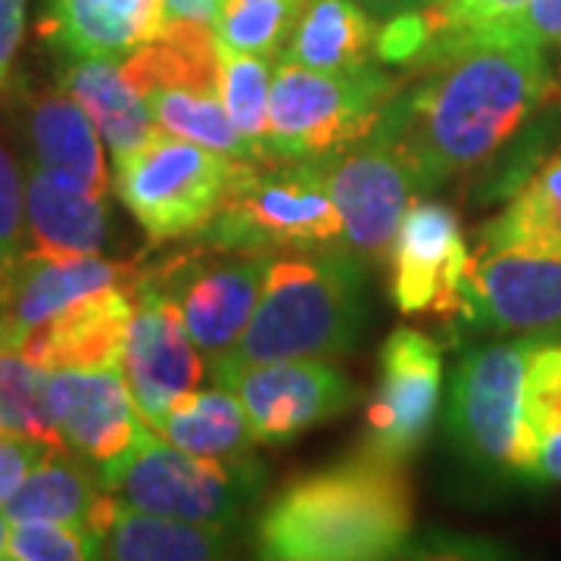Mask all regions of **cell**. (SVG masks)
<instances>
[{"label": "cell", "mask_w": 561, "mask_h": 561, "mask_svg": "<svg viewBox=\"0 0 561 561\" xmlns=\"http://www.w3.org/2000/svg\"><path fill=\"white\" fill-rule=\"evenodd\" d=\"M238 160L194 140L157 131L135 153L113 162L122 206L147 231L150 247L201 234L219 213Z\"/></svg>", "instance_id": "cell-9"}, {"label": "cell", "mask_w": 561, "mask_h": 561, "mask_svg": "<svg viewBox=\"0 0 561 561\" xmlns=\"http://www.w3.org/2000/svg\"><path fill=\"white\" fill-rule=\"evenodd\" d=\"M22 169L0 138V265L25 253V187Z\"/></svg>", "instance_id": "cell-33"}, {"label": "cell", "mask_w": 561, "mask_h": 561, "mask_svg": "<svg viewBox=\"0 0 561 561\" xmlns=\"http://www.w3.org/2000/svg\"><path fill=\"white\" fill-rule=\"evenodd\" d=\"M122 375L135 397L140 419L153 431L160 427L165 412L191 390H201L206 378L197 343L191 341L175 302L157 287L138 280V275L135 316L128 321L122 350Z\"/></svg>", "instance_id": "cell-14"}, {"label": "cell", "mask_w": 561, "mask_h": 561, "mask_svg": "<svg viewBox=\"0 0 561 561\" xmlns=\"http://www.w3.org/2000/svg\"><path fill=\"white\" fill-rule=\"evenodd\" d=\"M481 250H518L561 260V153L530 172L500 216L483 225Z\"/></svg>", "instance_id": "cell-25"}, {"label": "cell", "mask_w": 561, "mask_h": 561, "mask_svg": "<svg viewBox=\"0 0 561 561\" xmlns=\"http://www.w3.org/2000/svg\"><path fill=\"white\" fill-rule=\"evenodd\" d=\"M272 60L253 57V54H234L219 47V101L231 122L238 125L243 138L253 140L256 147V162H260V147L265 131H268V81H272Z\"/></svg>", "instance_id": "cell-29"}, {"label": "cell", "mask_w": 561, "mask_h": 561, "mask_svg": "<svg viewBox=\"0 0 561 561\" xmlns=\"http://www.w3.org/2000/svg\"><path fill=\"white\" fill-rule=\"evenodd\" d=\"M409 76H390L378 62L350 72H319L280 62L268 94V131L260 162L316 160L356 144L381 119L383 106Z\"/></svg>", "instance_id": "cell-6"}, {"label": "cell", "mask_w": 561, "mask_h": 561, "mask_svg": "<svg viewBox=\"0 0 561 561\" xmlns=\"http://www.w3.org/2000/svg\"><path fill=\"white\" fill-rule=\"evenodd\" d=\"M537 478H540V483L561 481V434H556V437H546V440L540 443Z\"/></svg>", "instance_id": "cell-38"}, {"label": "cell", "mask_w": 561, "mask_h": 561, "mask_svg": "<svg viewBox=\"0 0 561 561\" xmlns=\"http://www.w3.org/2000/svg\"><path fill=\"white\" fill-rule=\"evenodd\" d=\"M157 434L184 453L206 459H243L253 456V449L260 446L241 402L225 387L191 390L187 397H181L165 412Z\"/></svg>", "instance_id": "cell-26"}, {"label": "cell", "mask_w": 561, "mask_h": 561, "mask_svg": "<svg viewBox=\"0 0 561 561\" xmlns=\"http://www.w3.org/2000/svg\"><path fill=\"white\" fill-rule=\"evenodd\" d=\"M530 337L471 346L449 383L446 434L471 474L496 483H540V443L524 419V365Z\"/></svg>", "instance_id": "cell-4"}, {"label": "cell", "mask_w": 561, "mask_h": 561, "mask_svg": "<svg viewBox=\"0 0 561 561\" xmlns=\"http://www.w3.org/2000/svg\"><path fill=\"white\" fill-rule=\"evenodd\" d=\"M381 381L368 405L365 449L405 461L431 437L443 397V346L415 328H397L381 346Z\"/></svg>", "instance_id": "cell-13"}, {"label": "cell", "mask_w": 561, "mask_h": 561, "mask_svg": "<svg viewBox=\"0 0 561 561\" xmlns=\"http://www.w3.org/2000/svg\"><path fill=\"white\" fill-rule=\"evenodd\" d=\"M135 316V280L103 287L66 306L28 331L20 353L44 371L60 368H122L128 321Z\"/></svg>", "instance_id": "cell-18"}, {"label": "cell", "mask_w": 561, "mask_h": 561, "mask_svg": "<svg viewBox=\"0 0 561 561\" xmlns=\"http://www.w3.org/2000/svg\"><path fill=\"white\" fill-rule=\"evenodd\" d=\"M359 7H365L375 20H390L397 13H405V10H415L421 7V0H356Z\"/></svg>", "instance_id": "cell-39"}, {"label": "cell", "mask_w": 561, "mask_h": 561, "mask_svg": "<svg viewBox=\"0 0 561 561\" xmlns=\"http://www.w3.org/2000/svg\"><path fill=\"white\" fill-rule=\"evenodd\" d=\"M219 0H162V28H181V25H206L213 28Z\"/></svg>", "instance_id": "cell-37"}, {"label": "cell", "mask_w": 561, "mask_h": 561, "mask_svg": "<svg viewBox=\"0 0 561 561\" xmlns=\"http://www.w3.org/2000/svg\"><path fill=\"white\" fill-rule=\"evenodd\" d=\"M437 3H446V0H421V7H437Z\"/></svg>", "instance_id": "cell-41"}, {"label": "cell", "mask_w": 561, "mask_h": 561, "mask_svg": "<svg viewBox=\"0 0 561 561\" xmlns=\"http://www.w3.org/2000/svg\"><path fill=\"white\" fill-rule=\"evenodd\" d=\"M537 47H561V0H527L522 16L502 28Z\"/></svg>", "instance_id": "cell-35"}, {"label": "cell", "mask_w": 561, "mask_h": 561, "mask_svg": "<svg viewBox=\"0 0 561 561\" xmlns=\"http://www.w3.org/2000/svg\"><path fill=\"white\" fill-rule=\"evenodd\" d=\"M306 3L309 0H219L213 20L216 44L234 54L275 60L294 35Z\"/></svg>", "instance_id": "cell-27"}, {"label": "cell", "mask_w": 561, "mask_h": 561, "mask_svg": "<svg viewBox=\"0 0 561 561\" xmlns=\"http://www.w3.org/2000/svg\"><path fill=\"white\" fill-rule=\"evenodd\" d=\"M365 280V262L343 247L278 250L241 341L209 371L353 353L368 324Z\"/></svg>", "instance_id": "cell-3"}, {"label": "cell", "mask_w": 561, "mask_h": 561, "mask_svg": "<svg viewBox=\"0 0 561 561\" xmlns=\"http://www.w3.org/2000/svg\"><path fill=\"white\" fill-rule=\"evenodd\" d=\"M341 216L316 160L238 162L201 238L256 250L337 247Z\"/></svg>", "instance_id": "cell-8"}, {"label": "cell", "mask_w": 561, "mask_h": 561, "mask_svg": "<svg viewBox=\"0 0 561 561\" xmlns=\"http://www.w3.org/2000/svg\"><path fill=\"white\" fill-rule=\"evenodd\" d=\"M556 94L542 47L493 32L459 41L409 72L371 135L400 153L419 194H427L493 160Z\"/></svg>", "instance_id": "cell-1"}, {"label": "cell", "mask_w": 561, "mask_h": 561, "mask_svg": "<svg viewBox=\"0 0 561 561\" xmlns=\"http://www.w3.org/2000/svg\"><path fill=\"white\" fill-rule=\"evenodd\" d=\"M524 7H527V0H446L437 7H424L431 28H434V38L409 72H415L421 62L431 60L434 54H440L459 41L481 38V35L508 28L522 16Z\"/></svg>", "instance_id": "cell-30"}, {"label": "cell", "mask_w": 561, "mask_h": 561, "mask_svg": "<svg viewBox=\"0 0 561 561\" xmlns=\"http://www.w3.org/2000/svg\"><path fill=\"white\" fill-rule=\"evenodd\" d=\"M431 38H434V28L427 20V10L415 7V10H405V13L383 20V25L378 28V41H375V57L390 66L412 69L421 60V54L427 50Z\"/></svg>", "instance_id": "cell-34"}, {"label": "cell", "mask_w": 561, "mask_h": 561, "mask_svg": "<svg viewBox=\"0 0 561 561\" xmlns=\"http://www.w3.org/2000/svg\"><path fill=\"white\" fill-rule=\"evenodd\" d=\"M0 427L3 434L66 449L47 412V371L20 350H0Z\"/></svg>", "instance_id": "cell-28"}, {"label": "cell", "mask_w": 561, "mask_h": 561, "mask_svg": "<svg viewBox=\"0 0 561 561\" xmlns=\"http://www.w3.org/2000/svg\"><path fill=\"white\" fill-rule=\"evenodd\" d=\"M456 328L468 334L561 331V260L518 250H481Z\"/></svg>", "instance_id": "cell-16"}, {"label": "cell", "mask_w": 561, "mask_h": 561, "mask_svg": "<svg viewBox=\"0 0 561 561\" xmlns=\"http://www.w3.org/2000/svg\"><path fill=\"white\" fill-rule=\"evenodd\" d=\"M10 110L25 165L69 181L88 194L106 197L110 175L98 128L62 88L35 91L20 81L13 88Z\"/></svg>", "instance_id": "cell-17"}, {"label": "cell", "mask_w": 561, "mask_h": 561, "mask_svg": "<svg viewBox=\"0 0 561 561\" xmlns=\"http://www.w3.org/2000/svg\"><path fill=\"white\" fill-rule=\"evenodd\" d=\"M194 238L197 241L184 243L157 262L138 260V280L175 302L191 341L197 343L209 368L241 341L247 321L256 312L275 250L206 241L201 234Z\"/></svg>", "instance_id": "cell-7"}, {"label": "cell", "mask_w": 561, "mask_h": 561, "mask_svg": "<svg viewBox=\"0 0 561 561\" xmlns=\"http://www.w3.org/2000/svg\"><path fill=\"white\" fill-rule=\"evenodd\" d=\"M7 559L13 561H84L103 559V542L72 524L20 522L10 527Z\"/></svg>", "instance_id": "cell-32"}, {"label": "cell", "mask_w": 561, "mask_h": 561, "mask_svg": "<svg viewBox=\"0 0 561 561\" xmlns=\"http://www.w3.org/2000/svg\"><path fill=\"white\" fill-rule=\"evenodd\" d=\"M265 465L256 456H194L172 446L153 427H144L128 456L103 471L106 490L131 508L234 534L265 496Z\"/></svg>", "instance_id": "cell-5"}, {"label": "cell", "mask_w": 561, "mask_h": 561, "mask_svg": "<svg viewBox=\"0 0 561 561\" xmlns=\"http://www.w3.org/2000/svg\"><path fill=\"white\" fill-rule=\"evenodd\" d=\"M7 537H10V522H7V515L0 512V559H7Z\"/></svg>", "instance_id": "cell-40"}, {"label": "cell", "mask_w": 561, "mask_h": 561, "mask_svg": "<svg viewBox=\"0 0 561 561\" xmlns=\"http://www.w3.org/2000/svg\"><path fill=\"white\" fill-rule=\"evenodd\" d=\"M216 387L241 402L256 440L268 446L297 440L300 434L337 419L362 400V390L328 359H278L213 368Z\"/></svg>", "instance_id": "cell-10"}, {"label": "cell", "mask_w": 561, "mask_h": 561, "mask_svg": "<svg viewBox=\"0 0 561 561\" xmlns=\"http://www.w3.org/2000/svg\"><path fill=\"white\" fill-rule=\"evenodd\" d=\"M57 84L79 103L106 140L113 162L135 153L140 144L160 131L150 103L125 79L119 60L103 57H66Z\"/></svg>", "instance_id": "cell-22"}, {"label": "cell", "mask_w": 561, "mask_h": 561, "mask_svg": "<svg viewBox=\"0 0 561 561\" xmlns=\"http://www.w3.org/2000/svg\"><path fill=\"white\" fill-rule=\"evenodd\" d=\"M412 483L402 461L359 449L275 493L253 542L256 556L275 561L390 559L412 537Z\"/></svg>", "instance_id": "cell-2"}, {"label": "cell", "mask_w": 561, "mask_h": 561, "mask_svg": "<svg viewBox=\"0 0 561 561\" xmlns=\"http://www.w3.org/2000/svg\"><path fill=\"white\" fill-rule=\"evenodd\" d=\"M390 297L405 316L459 324L474 275L459 213L440 201H419L402 216L390 243Z\"/></svg>", "instance_id": "cell-12"}, {"label": "cell", "mask_w": 561, "mask_h": 561, "mask_svg": "<svg viewBox=\"0 0 561 561\" xmlns=\"http://www.w3.org/2000/svg\"><path fill=\"white\" fill-rule=\"evenodd\" d=\"M524 419L542 443L561 434V337L534 334L524 365Z\"/></svg>", "instance_id": "cell-31"}, {"label": "cell", "mask_w": 561, "mask_h": 561, "mask_svg": "<svg viewBox=\"0 0 561 561\" xmlns=\"http://www.w3.org/2000/svg\"><path fill=\"white\" fill-rule=\"evenodd\" d=\"M378 20L356 0H309L280 62H297L319 72H350L371 62Z\"/></svg>", "instance_id": "cell-23"}, {"label": "cell", "mask_w": 561, "mask_h": 561, "mask_svg": "<svg viewBox=\"0 0 561 561\" xmlns=\"http://www.w3.org/2000/svg\"><path fill=\"white\" fill-rule=\"evenodd\" d=\"M25 250L41 256H101L110 201L25 165Z\"/></svg>", "instance_id": "cell-21"}, {"label": "cell", "mask_w": 561, "mask_h": 561, "mask_svg": "<svg viewBox=\"0 0 561 561\" xmlns=\"http://www.w3.org/2000/svg\"><path fill=\"white\" fill-rule=\"evenodd\" d=\"M47 412L62 446L98 471L128 456L144 427L122 368H60L47 371Z\"/></svg>", "instance_id": "cell-15"}, {"label": "cell", "mask_w": 561, "mask_h": 561, "mask_svg": "<svg viewBox=\"0 0 561 561\" xmlns=\"http://www.w3.org/2000/svg\"><path fill=\"white\" fill-rule=\"evenodd\" d=\"M116 496L106 490L101 471L69 449H50L0 505L10 524L57 522L81 527L103 542L113 522Z\"/></svg>", "instance_id": "cell-19"}, {"label": "cell", "mask_w": 561, "mask_h": 561, "mask_svg": "<svg viewBox=\"0 0 561 561\" xmlns=\"http://www.w3.org/2000/svg\"><path fill=\"white\" fill-rule=\"evenodd\" d=\"M231 549L234 530L140 512L119 500L103 534V559L119 561H213L228 559Z\"/></svg>", "instance_id": "cell-24"}, {"label": "cell", "mask_w": 561, "mask_h": 561, "mask_svg": "<svg viewBox=\"0 0 561 561\" xmlns=\"http://www.w3.org/2000/svg\"><path fill=\"white\" fill-rule=\"evenodd\" d=\"M0 434H3V427H0Z\"/></svg>", "instance_id": "cell-42"}, {"label": "cell", "mask_w": 561, "mask_h": 561, "mask_svg": "<svg viewBox=\"0 0 561 561\" xmlns=\"http://www.w3.org/2000/svg\"><path fill=\"white\" fill-rule=\"evenodd\" d=\"M22 28H25V0H0V91L10 81Z\"/></svg>", "instance_id": "cell-36"}, {"label": "cell", "mask_w": 561, "mask_h": 561, "mask_svg": "<svg viewBox=\"0 0 561 561\" xmlns=\"http://www.w3.org/2000/svg\"><path fill=\"white\" fill-rule=\"evenodd\" d=\"M160 0H47L41 35L62 57L125 60L160 38Z\"/></svg>", "instance_id": "cell-20"}, {"label": "cell", "mask_w": 561, "mask_h": 561, "mask_svg": "<svg viewBox=\"0 0 561 561\" xmlns=\"http://www.w3.org/2000/svg\"><path fill=\"white\" fill-rule=\"evenodd\" d=\"M319 175L341 216V243L362 262H383L402 216L419 194L412 169L378 135L316 157Z\"/></svg>", "instance_id": "cell-11"}]
</instances>
